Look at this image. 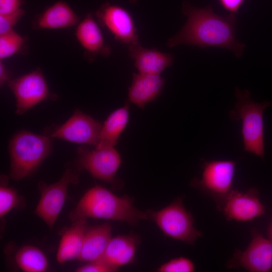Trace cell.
<instances>
[{"label":"cell","instance_id":"1","mask_svg":"<svg viewBox=\"0 0 272 272\" xmlns=\"http://www.w3.org/2000/svg\"><path fill=\"white\" fill-rule=\"evenodd\" d=\"M182 11L187 21L180 31L168 40V47L188 44L200 48L223 47L237 57L242 55L245 45L236 37L234 14L220 16L211 7L197 8L187 3H184Z\"/></svg>","mask_w":272,"mask_h":272},{"label":"cell","instance_id":"2","mask_svg":"<svg viewBox=\"0 0 272 272\" xmlns=\"http://www.w3.org/2000/svg\"><path fill=\"white\" fill-rule=\"evenodd\" d=\"M132 203L128 197L118 196L103 187L96 186L85 193L70 214V218L73 222L83 218L112 220L135 226L148 216Z\"/></svg>","mask_w":272,"mask_h":272},{"label":"cell","instance_id":"3","mask_svg":"<svg viewBox=\"0 0 272 272\" xmlns=\"http://www.w3.org/2000/svg\"><path fill=\"white\" fill-rule=\"evenodd\" d=\"M235 95L237 100L234 109L229 112L230 118L241 121L245 151L263 158V113L271 103H256L252 100L247 90H241L238 88H236Z\"/></svg>","mask_w":272,"mask_h":272},{"label":"cell","instance_id":"4","mask_svg":"<svg viewBox=\"0 0 272 272\" xmlns=\"http://www.w3.org/2000/svg\"><path fill=\"white\" fill-rule=\"evenodd\" d=\"M50 137L28 131L16 133L9 144L10 177L20 180L32 173L49 153Z\"/></svg>","mask_w":272,"mask_h":272},{"label":"cell","instance_id":"5","mask_svg":"<svg viewBox=\"0 0 272 272\" xmlns=\"http://www.w3.org/2000/svg\"><path fill=\"white\" fill-rule=\"evenodd\" d=\"M150 215L163 233L173 239L193 245L201 236L180 197L160 211H151Z\"/></svg>","mask_w":272,"mask_h":272},{"label":"cell","instance_id":"6","mask_svg":"<svg viewBox=\"0 0 272 272\" xmlns=\"http://www.w3.org/2000/svg\"><path fill=\"white\" fill-rule=\"evenodd\" d=\"M236 166L233 160L205 161L201 179L194 180L192 185L214 198L220 209L233 190Z\"/></svg>","mask_w":272,"mask_h":272},{"label":"cell","instance_id":"7","mask_svg":"<svg viewBox=\"0 0 272 272\" xmlns=\"http://www.w3.org/2000/svg\"><path fill=\"white\" fill-rule=\"evenodd\" d=\"M78 181V174L72 169H67L61 178L50 185L41 186V197L35 214L49 228H52L65 202L69 185Z\"/></svg>","mask_w":272,"mask_h":272},{"label":"cell","instance_id":"8","mask_svg":"<svg viewBox=\"0 0 272 272\" xmlns=\"http://www.w3.org/2000/svg\"><path fill=\"white\" fill-rule=\"evenodd\" d=\"M79 162L82 167L99 180L113 182L120 165V155L114 147H95L90 149L85 146L78 148Z\"/></svg>","mask_w":272,"mask_h":272},{"label":"cell","instance_id":"9","mask_svg":"<svg viewBox=\"0 0 272 272\" xmlns=\"http://www.w3.org/2000/svg\"><path fill=\"white\" fill-rule=\"evenodd\" d=\"M252 239L243 251L236 250L228 262L229 268L242 267L251 272L272 270V241L264 238L256 229L251 231Z\"/></svg>","mask_w":272,"mask_h":272},{"label":"cell","instance_id":"10","mask_svg":"<svg viewBox=\"0 0 272 272\" xmlns=\"http://www.w3.org/2000/svg\"><path fill=\"white\" fill-rule=\"evenodd\" d=\"M8 84L15 97L18 114H23L49 95L47 82L39 69L11 80Z\"/></svg>","mask_w":272,"mask_h":272},{"label":"cell","instance_id":"11","mask_svg":"<svg viewBox=\"0 0 272 272\" xmlns=\"http://www.w3.org/2000/svg\"><path fill=\"white\" fill-rule=\"evenodd\" d=\"M100 123L83 112L77 110L62 125L49 136L73 143L95 146L102 128Z\"/></svg>","mask_w":272,"mask_h":272},{"label":"cell","instance_id":"12","mask_svg":"<svg viewBox=\"0 0 272 272\" xmlns=\"http://www.w3.org/2000/svg\"><path fill=\"white\" fill-rule=\"evenodd\" d=\"M99 23L120 42L130 45L139 43L137 29L129 13L120 6L106 4L97 12Z\"/></svg>","mask_w":272,"mask_h":272},{"label":"cell","instance_id":"13","mask_svg":"<svg viewBox=\"0 0 272 272\" xmlns=\"http://www.w3.org/2000/svg\"><path fill=\"white\" fill-rule=\"evenodd\" d=\"M220 210L227 220L239 222L251 221L265 212L258 191L255 188H250L246 192L233 189Z\"/></svg>","mask_w":272,"mask_h":272},{"label":"cell","instance_id":"14","mask_svg":"<svg viewBox=\"0 0 272 272\" xmlns=\"http://www.w3.org/2000/svg\"><path fill=\"white\" fill-rule=\"evenodd\" d=\"M128 54L134 61V66L139 73L160 75L173 63L171 54L153 48L143 47L140 43L127 46Z\"/></svg>","mask_w":272,"mask_h":272},{"label":"cell","instance_id":"15","mask_svg":"<svg viewBox=\"0 0 272 272\" xmlns=\"http://www.w3.org/2000/svg\"><path fill=\"white\" fill-rule=\"evenodd\" d=\"M165 83V79L159 75L134 73L128 89V99L139 107L143 108L159 96Z\"/></svg>","mask_w":272,"mask_h":272},{"label":"cell","instance_id":"16","mask_svg":"<svg viewBox=\"0 0 272 272\" xmlns=\"http://www.w3.org/2000/svg\"><path fill=\"white\" fill-rule=\"evenodd\" d=\"M139 241L138 237L130 235L111 238L104 254L99 259L116 270L119 267L134 261Z\"/></svg>","mask_w":272,"mask_h":272},{"label":"cell","instance_id":"17","mask_svg":"<svg viewBox=\"0 0 272 272\" xmlns=\"http://www.w3.org/2000/svg\"><path fill=\"white\" fill-rule=\"evenodd\" d=\"M87 218H81L73 222V225L63 233L60 240L56 259L63 263L79 259L81 254L86 228Z\"/></svg>","mask_w":272,"mask_h":272},{"label":"cell","instance_id":"18","mask_svg":"<svg viewBox=\"0 0 272 272\" xmlns=\"http://www.w3.org/2000/svg\"><path fill=\"white\" fill-rule=\"evenodd\" d=\"M76 37L82 46L93 55H108L110 48L105 44L99 26L91 14H88L78 24Z\"/></svg>","mask_w":272,"mask_h":272},{"label":"cell","instance_id":"19","mask_svg":"<svg viewBox=\"0 0 272 272\" xmlns=\"http://www.w3.org/2000/svg\"><path fill=\"white\" fill-rule=\"evenodd\" d=\"M112 228L104 223L87 230L79 260L91 262L100 259L111 238Z\"/></svg>","mask_w":272,"mask_h":272},{"label":"cell","instance_id":"20","mask_svg":"<svg viewBox=\"0 0 272 272\" xmlns=\"http://www.w3.org/2000/svg\"><path fill=\"white\" fill-rule=\"evenodd\" d=\"M78 17L65 2L58 1L48 8L36 21V26L42 29H59L77 24Z\"/></svg>","mask_w":272,"mask_h":272},{"label":"cell","instance_id":"21","mask_svg":"<svg viewBox=\"0 0 272 272\" xmlns=\"http://www.w3.org/2000/svg\"><path fill=\"white\" fill-rule=\"evenodd\" d=\"M128 120V106L118 108L108 117L102 128L95 147H114Z\"/></svg>","mask_w":272,"mask_h":272},{"label":"cell","instance_id":"22","mask_svg":"<svg viewBox=\"0 0 272 272\" xmlns=\"http://www.w3.org/2000/svg\"><path fill=\"white\" fill-rule=\"evenodd\" d=\"M18 266L26 272H43L48 267L44 253L37 247L26 245L19 250L15 256Z\"/></svg>","mask_w":272,"mask_h":272},{"label":"cell","instance_id":"23","mask_svg":"<svg viewBox=\"0 0 272 272\" xmlns=\"http://www.w3.org/2000/svg\"><path fill=\"white\" fill-rule=\"evenodd\" d=\"M24 42V37L14 30L0 35L1 60L18 52Z\"/></svg>","mask_w":272,"mask_h":272},{"label":"cell","instance_id":"24","mask_svg":"<svg viewBox=\"0 0 272 272\" xmlns=\"http://www.w3.org/2000/svg\"><path fill=\"white\" fill-rule=\"evenodd\" d=\"M19 198L15 190L11 187L1 186L0 217L7 214L19 202Z\"/></svg>","mask_w":272,"mask_h":272},{"label":"cell","instance_id":"25","mask_svg":"<svg viewBox=\"0 0 272 272\" xmlns=\"http://www.w3.org/2000/svg\"><path fill=\"white\" fill-rule=\"evenodd\" d=\"M195 269L193 263L188 258L180 257L171 259L161 265L160 272H192Z\"/></svg>","mask_w":272,"mask_h":272},{"label":"cell","instance_id":"26","mask_svg":"<svg viewBox=\"0 0 272 272\" xmlns=\"http://www.w3.org/2000/svg\"><path fill=\"white\" fill-rule=\"evenodd\" d=\"M25 11L21 8L9 14L0 15V35L13 30V27L24 15Z\"/></svg>","mask_w":272,"mask_h":272},{"label":"cell","instance_id":"27","mask_svg":"<svg viewBox=\"0 0 272 272\" xmlns=\"http://www.w3.org/2000/svg\"><path fill=\"white\" fill-rule=\"evenodd\" d=\"M116 271L108 264L98 259L89 262L76 269L78 272H113Z\"/></svg>","mask_w":272,"mask_h":272},{"label":"cell","instance_id":"28","mask_svg":"<svg viewBox=\"0 0 272 272\" xmlns=\"http://www.w3.org/2000/svg\"><path fill=\"white\" fill-rule=\"evenodd\" d=\"M23 0H0V15L14 13L20 9Z\"/></svg>","mask_w":272,"mask_h":272},{"label":"cell","instance_id":"29","mask_svg":"<svg viewBox=\"0 0 272 272\" xmlns=\"http://www.w3.org/2000/svg\"><path fill=\"white\" fill-rule=\"evenodd\" d=\"M221 5L231 14L236 13L240 9L244 0H218Z\"/></svg>","mask_w":272,"mask_h":272},{"label":"cell","instance_id":"30","mask_svg":"<svg viewBox=\"0 0 272 272\" xmlns=\"http://www.w3.org/2000/svg\"><path fill=\"white\" fill-rule=\"evenodd\" d=\"M9 72L2 60L0 61V84L4 85L10 81Z\"/></svg>","mask_w":272,"mask_h":272},{"label":"cell","instance_id":"31","mask_svg":"<svg viewBox=\"0 0 272 272\" xmlns=\"http://www.w3.org/2000/svg\"><path fill=\"white\" fill-rule=\"evenodd\" d=\"M268 234L270 240L272 241V219L268 229Z\"/></svg>","mask_w":272,"mask_h":272}]
</instances>
